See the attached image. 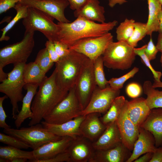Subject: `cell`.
I'll list each match as a JSON object with an SVG mask.
<instances>
[{"label": "cell", "mask_w": 162, "mask_h": 162, "mask_svg": "<svg viewBox=\"0 0 162 162\" xmlns=\"http://www.w3.org/2000/svg\"><path fill=\"white\" fill-rule=\"evenodd\" d=\"M118 24V21L97 23L82 17H78L73 22H58L59 26L57 41L68 47L76 41L85 38L97 37L109 32Z\"/></svg>", "instance_id": "cell-1"}, {"label": "cell", "mask_w": 162, "mask_h": 162, "mask_svg": "<svg viewBox=\"0 0 162 162\" xmlns=\"http://www.w3.org/2000/svg\"><path fill=\"white\" fill-rule=\"evenodd\" d=\"M39 87L32 104L33 116L28 123L29 126L39 123L65 98L68 92L58 86L55 70Z\"/></svg>", "instance_id": "cell-2"}, {"label": "cell", "mask_w": 162, "mask_h": 162, "mask_svg": "<svg viewBox=\"0 0 162 162\" xmlns=\"http://www.w3.org/2000/svg\"><path fill=\"white\" fill-rule=\"evenodd\" d=\"M70 50L68 55L56 62L55 69L58 86L67 91L75 86L83 68L90 60L82 53Z\"/></svg>", "instance_id": "cell-3"}, {"label": "cell", "mask_w": 162, "mask_h": 162, "mask_svg": "<svg viewBox=\"0 0 162 162\" xmlns=\"http://www.w3.org/2000/svg\"><path fill=\"white\" fill-rule=\"evenodd\" d=\"M134 48L126 41L112 42L102 55L104 65L113 69H128L135 59L136 55Z\"/></svg>", "instance_id": "cell-4"}, {"label": "cell", "mask_w": 162, "mask_h": 162, "mask_svg": "<svg viewBox=\"0 0 162 162\" xmlns=\"http://www.w3.org/2000/svg\"><path fill=\"white\" fill-rule=\"evenodd\" d=\"M55 19L48 14L37 9L29 7L27 14L23 19L25 32L39 31L53 42L57 41L59 26L55 23Z\"/></svg>", "instance_id": "cell-5"}, {"label": "cell", "mask_w": 162, "mask_h": 162, "mask_svg": "<svg viewBox=\"0 0 162 162\" xmlns=\"http://www.w3.org/2000/svg\"><path fill=\"white\" fill-rule=\"evenodd\" d=\"M34 32H25L23 39L0 50V70L12 64L26 63L34 46Z\"/></svg>", "instance_id": "cell-6"}, {"label": "cell", "mask_w": 162, "mask_h": 162, "mask_svg": "<svg viewBox=\"0 0 162 162\" xmlns=\"http://www.w3.org/2000/svg\"><path fill=\"white\" fill-rule=\"evenodd\" d=\"M26 63L14 65L12 70L8 73V77L0 84V92L4 93L10 99L12 106V118L16 119L20 111L18 103L23 98L22 88L26 84L23 78V70Z\"/></svg>", "instance_id": "cell-7"}, {"label": "cell", "mask_w": 162, "mask_h": 162, "mask_svg": "<svg viewBox=\"0 0 162 162\" xmlns=\"http://www.w3.org/2000/svg\"><path fill=\"white\" fill-rule=\"evenodd\" d=\"M3 132L20 139L33 150L48 142L56 141L62 137L58 136L44 128L39 123L19 129H4Z\"/></svg>", "instance_id": "cell-8"}, {"label": "cell", "mask_w": 162, "mask_h": 162, "mask_svg": "<svg viewBox=\"0 0 162 162\" xmlns=\"http://www.w3.org/2000/svg\"><path fill=\"white\" fill-rule=\"evenodd\" d=\"M83 110L76 94L74 86L43 119L48 123L61 124L82 115Z\"/></svg>", "instance_id": "cell-9"}, {"label": "cell", "mask_w": 162, "mask_h": 162, "mask_svg": "<svg viewBox=\"0 0 162 162\" xmlns=\"http://www.w3.org/2000/svg\"><path fill=\"white\" fill-rule=\"evenodd\" d=\"M113 41V36L109 32L100 36L79 40L69 48L84 55L94 62L103 55L108 45Z\"/></svg>", "instance_id": "cell-10"}, {"label": "cell", "mask_w": 162, "mask_h": 162, "mask_svg": "<svg viewBox=\"0 0 162 162\" xmlns=\"http://www.w3.org/2000/svg\"><path fill=\"white\" fill-rule=\"evenodd\" d=\"M94 62L90 60L81 72L75 86L76 94L83 110L88 105L97 85L94 73Z\"/></svg>", "instance_id": "cell-11"}, {"label": "cell", "mask_w": 162, "mask_h": 162, "mask_svg": "<svg viewBox=\"0 0 162 162\" xmlns=\"http://www.w3.org/2000/svg\"><path fill=\"white\" fill-rule=\"evenodd\" d=\"M120 94V90L113 89L109 85L104 89L97 86L88 105L83 110L82 115L93 112L105 113Z\"/></svg>", "instance_id": "cell-12"}, {"label": "cell", "mask_w": 162, "mask_h": 162, "mask_svg": "<svg viewBox=\"0 0 162 162\" xmlns=\"http://www.w3.org/2000/svg\"><path fill=\"white\" fill-rule=\"evenodd\" d=\"M19 3L28 8H33L42 11L58 22H70L64 15L65 9L69 5L66 0H20Z\"/></svg>", "instance_id": "cell-13"}, {"label": "cell", "mask_w": 162, "mask_h": 162, "mask_svg": "<svg viewBox=\"0 0 162 162\" xmlns=\"http://www.w3.org/2000/svg\"><path fill=\"white\" fill-rule=\"evenodd\" d=\"M116 122L120 133L122 142L128 149L132 151L138 137L140 128L128 117L125 103Z\"/></svg>", "instance_id": "cell-14"}, {"label": "cell", "mask_w": 162, "mask_h": 162, "mask_svg": "<svg viewBox=\"0 0 162 162\" xmlns=\"http://www.w3.org/2000/svg\"><path fill=\"white\" fill-rule=\"evenodd\" d=\"M67 151L70 162H89L95 150L92 142L82 136L73 139Z\"/></svg>", "instance_id": "cell-15"}, {"label": "cell", "mask_w": 162, "mask_h": 162, "mask_svg": "<svg viewBox=\"0 0 162 162\" xmlns=\"http://www.w3.org/2000/svg\"><path fill=\"white\" fill-rule=\"evenodd\" d=\"M86 116L81 115L59 124L48 123L44 121L41 122V124L46 129L58 136H68L74 139L82 136L80 127Z\"/></svg>", "instance_id": "cell-16"}, {"label": "cell", "mask_w": 162, "mask_h": 162, "mask_svg": "<svg viewBox=\"0 0 162 162\" xmlns=\"http://www.w3.org/2000/svg\"><path fill=\"white\" fill-rule=\"evenodd\" d=\"M100 114L99 113L93 112L86 115L80 126L82 136L92 142L99 137L106 128V125L99 118Z\"/></svg>", "instance_id": "cell-17"}, {"label": "cell", "mask_w": 162, "mask_h": 162, "mask_svg": "<svg viewBox=\"0 0 162 162\" xmlns=\"http://www.w3.org/2000/svg\"><path fill=\"white\" fill-rule=\"evenodd\" d=\"M73 140L69 136H64L42 145L33 150L34 158L33 160L50 158L66 151Z\"/></svg>", "instance_id": "cell-18"}, {"label": "cell", "mask_w": 162, "mask_h": 162, "mask_svg": "<svg viewBox=\"0 0 162 162\" xmlns=\"http://www.w3.org/2000/svg\"><path fill=\"white\" fill-rule=\"evenodd\" d=\"M122 142L105 150H95L89 162H126L132 153Z\"/></svg>", "instance_id": "cell-19"}, {"label": "cell", "mask_w": 162, "mask_h": 162, "mask_svg": "<svg viewBox=\"0 0 162 162\" xmlns=\"http://www.w3.org/2000/svg\"><path fill=\"white\" fill-rule=\"evenodd\" d=\"M121 142L120 133L115 122L107 124L104 132L92 144L95 150H105L112 148Z\"/></svg>", "instance_id": "cell-20"}, {"label": "cell", "mask_w": 162, "mask_h": 162, "mask_svg": "<svg viewBox=\"0 0 162 162\" xmlns=\"http://www.w3.org/2000/svg\"><path fill=\"white\" fill-rule=\"evenodd\" d=\"M145 100V98L142 97H138L129 101L126 100L125 102L128 117L139 128L140 127L151 111L146 104Z\"/></svg>", "instance_id": "cell-21"}, {"label": "cell", "mask_w": 162, "mask_h": 162, "mask_svg": "<svg viewBox=\"0 0 162 162\" xmlns=\"http://www.w3.org/2000/svg\"><path fill=\"white\" fill-rule=\"evenodd\" d=\"M157 148L153 135L148 131L140 127L138 137L134 144L133 152L126 162L134 161L141 155L146 153H153Z\"/></svg>", "instance_id": "cell-22"}, {"label": "cell", "mask_w": 162, "mask_h": 162, "mask_svg": "<svg viewBox=\"0 0 162 162\" xmlns=\"http://www.w3.org/2000/svg\"><path fill=\"white\" fill-rule=\"evenodd\" d=\"M140 127L148 131L153 135L157 147L162 146V108L151 110Z\"/></svg>", "instance_id": "cell-23"}, {"label": "cell", "mask_w": 162, "mask_h": 162, "mask_svg": "<svg viewBox=\"0 0 162 162\" xmlns=\"http://www.w3.org/2000/svg\"><path fill=\"white\" fill-rule=\"evenodd\" d=\"M99 0H88L78 10H74V15L77 18L82 17L100 23L105 22V10L104 7L100 4Z\"/></svg>", "instance_id": "cell-24"}, {"label": "cell", "mask_w": 162, "mask_h": 162, "mask_svg": "<svg viewBox=\"0 0 162 162\" xmlns=\"http://www.w3.org/2000/svg\"><path fill=\"white\" fill-rule=\"evenodd\" d=\"M39 86L38 85L31 84H26L24 86V88L27 92L22 101L21 109L17 114L15 119L14 123L16 128L19 129L26 119L32 117L33 113L31 108V104Z\"/></svg>", "instance_id": "cell-25"}, {"label": "cell", "mask_w": 162, "mask_h": 162, "mask_svg": "<svg viewBox=\"0 0 162 162\" xmlns=\"http://www.w3.org/2000/svg\"><path fill=\"white\" fill-rule=\"evenodd\" d=\"M46 74L34 62L26 63L24 65L23 76L26 84L39 86L47 77Z\"/></svg>", "instance_id": "cell-26"}, {"label": "cell", "mask_w": 162, "mask_h": 162, "mask_svg": "<svg viewBox=\"0 0 162 162\" xmlns=\"http://www.w3.org/2000/svg\"><path fill=\"white\" fill-rule=\"evenodd\" d=\"M148 14L146 23L147 35L151 36L153 32L158 31L159 21L158 15L162 9V5L158 0H147Z\"/></svg>", "instance_id": "cell-27"}, {"label": "cell", "mask_w": 162, "mask_h": 162, "mask_svg": "<svg viewBox=\"0 0 162 162\" xmlns=\"http://www.w3.org/2000/svg\"><path fill=\"white\" fill-rule=\"evenodd\" d=\"M143 89L144 93L147 96L146 103L151 110L162 108V91H159L153 87L150 80L144 82Z\"/></svg>", "instance_id": "cell-28"}, {"label": "cell", "mask_w": 162, "mask_h": 162, "mask_svg": "<svg viewBox=\"0 0 162 162\" xmlns=\"http://www.w3.org/2000/svg\"><path fill=\"white\" fill-rule=\"evenodd\" d=\"M0 157L7 159L9 162L18 158L26 159L29 161L34 159L33 151H25L9 146H0Z\"/></svg>", "instance_id": "cell-29"}, {"label": "cell", "mask_w": 162, "mask_h": 162, "mask_svg": "<svg viewBox=\"0 0 162 162\" xmlns=\"http://www.w3.org/2000/svg\"><path fill=\"white\" fill-rule=\"evenodd\" d=\"M125 100V97L123 96H119L114 100L107 111L100 118L104 124L106 125L116 121Z\"/></svg>", "instance_id": "cell-30"}, {"label": "cell", "mask_w": 162, "mask_h": 162, "mask_svg": "<svg viewBox=\"0 0 162 162\" xmlns=\"http://www.w3.org/2000/svg\"><path fill=\"white\" fill-rule=\"evenodd\" d=\"M28 8L19 2L16 4L14 8L16 11V15L5 27L1 29L2 33L0 38V41H8L9 40V37L6 35L7 33L19 20L26 17L28 11Z\"/></svg>", "instance_id": "cell-31"}, {"label": "cell", "mask_w": 162, "mask_h": 162, "mask_svg": "<svg viewBox=\"0 0 162 162\" xmlns=\"http://www.w3.org/2000/svg\"><path fill=\"white\" fill-rule=\"evenodd\" d=\"M134 20L126 18L116 29L118 41H127L132 35L134 29Z\"/></svg>", "instance_id": "cell-32"}, {"label": "cell", "mask_w": 162, "mask_h": 162, "mask_svg": "<svg viewBox=\"0 0 162 162\" xmlns=\"http://www.w3.org/2000/svg\"><path fill=\"white\" fill-rule=\"evenodd\" d=\"M104 60L101 55L94 62V73L97 86L100 89L106 88L109 85L108 81L105 77L104 68Z\"/></svg>", "instance_id": "cell-33"}, {"label": "cell", "mask_w": 162, "mask_h": 162, "mask_svg": "<svg viewBox=\"0 0 162 162\" xmlns=\"http://www.w3.org/2000/svg\"><path fill=\"white\" fill-rule=\"evenodd\" d=\"M146 35V23L135 22L133 34L127 42L131 46L135 48L137 46L138 42Z\"/></svg>", "instance_id": "cell-34"}, {"label": "cell", "mask_w": 162, "mask_h": 162, "mask_svg": "<svg viewBox=\"0 0 162 162\" xmlns=\"http://www.w3.org/2000/svg\"><path fill=\"white\" fill-rule=\"evenodd\" d=\"M34 62L46 73L52 68L54 63L51 59L46 47L38 52Z\"/></svg>", "instance_id": "cell-35"}, {"label": "cell", "mask_w": 162, "mask_h": 162, "mask_svg": "<svg viewBox=\"0 0 162 162\" xmlns=\"http://www.w3.org/2000/svg\"><path fill=\"white\" fill-rule=\"evenodd\" d=\"M139 70V68L134 67L127 73L118 78H112L108 80L109 86L115 90H120L124 82L129 79L133 77Z\"/></svg>", "instance_id": "cell-36"}, {"label": "cell", "mask_w": 162, "mask_h": 162, "mask_svg": "<svg viewBox=\"0 0 162 162\" xmlns=\"http://www.w3.org/2000/svg\"><path fill=\"white\" fill-rule=\"evenodd\" d=\"M146 45L145 44L140 48H134V51L136 55H138L140 57L143 64L151 70L153 75L154 80L158 81H160L162 73L160 71L155 70L154 69L150 63V61L144 52V49Z\"/></svg>", "instance_id": "cell-37"}, {"label": "cell", "mask_w": 162, "mask_h": 162, "mask_svg": "<svg viewBox=\"0 0 162 162\" xmlns=\"http://www.w3.org/2000/svg\"><path fill=\"white\" fill-rule=\"evenodd\" d=\"M0 142L8 146L20 149H27L30 146L24 142L14 136L0 133Z\"/></svg>", "instance_id": "cell-38"}, {"label": "cell", "mask_w": 162, "mask_h": 162, "mask_svg": "<svg viewBox=\"0 0 162 162\" xmlns=\"http://www.w3.org/2000/svg\"><path fill=\"white\" fill-rule=\"evenodd\" d=\"M70 155L67 151L52 158L44 159L34 160L32 162H70Z\"/></svg>", "instance_id": "cell-39"}, {"label": "cell", "mask_w": 162, "mask_h": 162, "mask_svg": "<svg viewBox=\"0 0 162 162\" xmlns=\"http://www.w3.org/2000/svg\"><path fill=\"white\" fill-rule=\"evenodd\" d=\"M142 88L138 84L132 82L128 84L126 88V92L129 97L135 98L138 97L142 94Z\"/></svg>", "instance_id": "cell-40"}, {"label": "cell", "mask_w": 162, "mask_h": 162, "mask_svg": "<svg viewBox=\"0 0 162 162\" xmlns=\"http://www.w3.org/2000/svg\"><path fill=\"white\" fill-rule=\"evenodd\" d=\"M158 50L153 43L151 37L149 42L144 49V52L150 61L154 60L156 58V55Z\"/></svg>", "instance_id": "cell-41"}, {"label": "cell", "mask_w": 162, "mask_h": 162, "mask_svg": "<svg viewBox=\"0 0 162 162\" xmlns=\"http://www.w3.org/2000/svg\"><path fill=\"white\" fill-rule=\"evenodd\" d=\"M56 52L60 58L68 55L70 52L68 45L58 41L53 42Z\"/></svg>", "instance_id": "cell-42"}, {"label": "cell", "mask_w": 162, "mask_h": 162, "mask_svg": "<svg viewBox=\"0 0 162 162\" xmlns=\"http://www.w3.org/2000/svg\"><path fill=\"white\" fill-rule=\"evenodd\" d=\"M8 97L5 95L0 98V127L4 129L10 128L5 121L7 116L3 107V103L4 100Z\"/></svg>", "instance_id": "cell-43"}, {"label": "cell", "mask_w": 162, "mask_h": 162, "mask_svg": "<svg viewBox=\"0 0 162 162\" xmlns=\"http://www.w3.org/2000/svg\"><path fill=\"white\" fill-rule=\"evenodd\" d=\"M45 45L52 61L55 63L58 61L60 58L56 52L53 42L48 40Z\"/></svg>", "instance_id": "cell-44"}, {"label": "cell", "mask_w": 162, "mask_h": 162, "mask_svg": "<svg viewBox=\"0 0 162 162\" xmlns=\"http://www.w3.org/2000/svg\"><path fill=\"white\" fill-rule=\"evenodd\" d=\"M20 0H0V14L5 13L10 9L14 8Z\"/></svg>", "instance_id": "cell-45"}, {"label": "cell", "mask_w": 162, "mask_h": 162, "mask_svg": "<svg viewBox=\"0 0 162 162\" xmlns=\"http://www.w3.org/2000/svg\"><path fill=\"white\" fill-rule=\"evenodd\" d=\"M69 3L70 8L73 10L79 9L83 6L88 0H66Z\"/></svg>", "instance_id": "cell-46"}, {"label": "cell", "mask_w": 162, "mask_h": 162, "mask_svg": "<svg viewBox=\"0 0 162 162\" xmlns=\"http://www.w3.org/2000/svg\"><path fill=\"white\" fill-rule=\"evenodd\" d=\"M149 162H162V146L157 148Z\"/></svg>", "instance_id": "cell-47"}, {"label": "cell", "mask_w": 162, "mask_h": 162, "mask_svg": "<svg viewBox=\"0 0 162 162\" xmlns=\"http://www.w3.org/2000/svg\"><path fill=\"white\" fill-rule=\"evenodd\" d=\"M153 153L148 152L144 154L142 157L134 160V162H149L152 158Z\"/></svg>", "instance_id": "cell-48"}, {"label": "cell", "mask_w": 162, "mask_h": 162, "mask_svg": "<svg viewBox=\"0 0 162 162\" xmlns=\"http://www.w3.org/2000/svg\"><path fill=\"white\" fill-rule=\"evenodd\" d=\"M108 1V5L112 8L116 4L121 5L127 2V0H107Z\"/></svg>", "instance_id": "cell-49"}, {"label": "cell", "mask_w": 162, "mask_h": 162, "mask_svg": "<svg viewBox=\"0 0 162 162\" xmlns=\"http://www.w3.org/2000/svg\"><path fill=\"white\" fill-rule=\"evenodd\" d=\"M156 46L158 51L162 52V32L159 33Z\"/></svg>", "instance_id": "cell-50"}, {"label": "cell", "mask_w": 162, "mask_h": 162, "mask_svg": "<svg viewBox=\"0 0 162 162\" xmlns=\"http://www.w3.org/2000/svg\"><path fill=\"white\" fill-rule=\"evenodd\" d=\"M158 19L159 21V28L158 32L159 33L162 32V9L158 14Z\"/></svg>", "instance_id": "cell-51"}, {"label": "cell", "mask_w": 162, "mask_h": 162, "mask_svg": "<svg viewBox=\"0 0 162 162\" xmlns=\"http://www.w3.org/2000/svg\"><path fill=\"white\" fill-rule=\"evenodd\" d=\"M152 86L154 88H162V82L154 80V82L152 84Z\"/></svg>", "instance_id": "cell-52"}, {"label": "cell", "mask_w": 162, "mask_h": 162, "mask_svg": "<svg viewBox=\"0 0 162 162\" xmlns=\"http://www.w3.org/2000/svg\"><path fill=\"white\" fill-rule=\"evenodd\" d=\"M28 160V159L22 158H18L12 160L11 162H26Z\"/></svg>", "instance_id": "cell-53"}, {"label": "cell", "mask_w": 162, "mask_h": 162, "mask_svg": "<svg viewBox=\"0 0 162 162\" xmlns=\"http://www.w3.org/2000/svg\"><path fill=\"white\" fill-rule=\"evenodd\" d=\"M0 162H9V161L7 159L5 158H0Z\"/></svg>", "instance_id": "cell-54"}, {"label": "cell", "mask_w": 162, "mask_h": 162, "mask_svg": "<svg viewBox=\"0 0 162 162\" xmlns=\"http://www.w3.org/2000/svg\"><path fill=\"white\" fill-rule=\"evenodd\" d=\"M160 62L161 63V65L162 67V52H161V54L160 58Z\"/></svg>", "instance_id": "cell-55"}, {"label": "cell", "mask_w": 162, "mask_h": 162, "mask_svg": "<svg viewBox=\"0 0 162 162\" xmlns=\"http://www.w3.org/2000/svg\"><path fill=\"white\" fill-rule=\"evenodd\" d=\"M160 3L162 5V0H158Z\"/></svg>", "instance_id": "cell-56"}]
</instances>
